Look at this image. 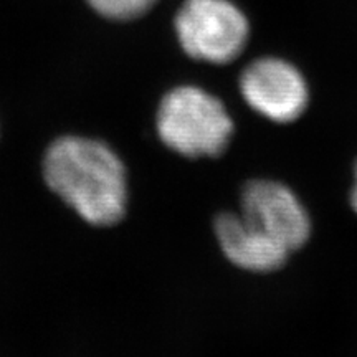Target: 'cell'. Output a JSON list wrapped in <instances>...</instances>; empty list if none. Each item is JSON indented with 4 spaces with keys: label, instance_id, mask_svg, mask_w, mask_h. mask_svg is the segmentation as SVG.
Wrapping results in <instances>:
<instances>
[{
    "label": "cell",
    "instance_id": "5b68a950",
    "mask_svg": "<svg viewBox=\"0 0 357 357\" xmlns=\"http://www.w3.org/2000/svg\"><path fill=\"white\" fill-rule=\"evenodd\" d=\"M242 215L283 245L288 252L310 238L311 223L296 195L278 182L255 181L245 187Z\"/></svg>",
    "mask_w": 357,
    "mask_h": 357
},
{
    "label": "cell",
    "instance_id": "7a4b0ae2",
    "mask_svg": "<svg viewBox=\"0 0 357 357\" xmlns=\"http://www.w3.org/2000/svg\"><path fill=\"white\" fill-rule=\"evenodd\" d=\"M164 144L187 158L218 155L229 144L234 123L215 96L194 86L172 89L158 113Z\"/></svg>",
    "mask_w": 357,
    "mask_h": 357
},
{
    "label": "cell",
    "instance_id": "277c9868",
    "mask_svg": "<svg viewBox=\"0 0 357 357\" xmlns=\"http://www.w3.org/2000/svg\"><path fill=\"white\" fill-rule=\"evenodd\" d=\"M240 88L253 109L276 123H291L305 113L307 86L301 73L278 58H263L243 71Z\"/></svg>",
    "mask_w": 357,
    "mask_h": 357
},
{
    "label": "cell",
    "instance_id": "52a82bcc",
    "mask_svg": "<svg viewBox=\"0 0 357 357\" xmlns=\"http://www.w3.org/2000/svg\"><path fill=\"white\" fill-rule=\"evenodd\" d=\"M101 15L109 19H132L141 15L155 0H88Z\"/></svg>",
    "mask_w": 357,
    "mask_h": 357
},
{
    "label": "cell",
    "instance_id": "8992f818",
    "mask_svg": "<svg viewBox=\"0 0 357 357\" xmlns=\"http://www.w3.org/2000/svg\"><path fill=\"white\" fill-rule=\"evenodd\" d=\"M215 234L225 257L250 271H273L284 265L289 252L243 215L222 213Z\"/></svg>",
    "mask_w": 357,
    "mask_h": 357
},
{
    "label": "cell",
    "instance_id": "6da1fadb",
    "mask_svg": "<svg viewBox=\"0 0 357 357\" xmlns=\"http://www.w3.org/2000/svg\"><path fill=\"white\" fill-rule=\"evenodd\" d=\"M45 181L91 225H113L126 211V172L113 151L84 137H61L47 151Z\"/></svg>",
    "mask_w": 357,
    "mask_h": 357
},
{
    "label": "cell",
    "instance_id": "ba28073f",
    "mask_svg": "<svg viewBox=\"0 0 357 357\" xmlns=\"http://www.w3.org/2000/svg\"><path fill=\"white\" fill-rule=\"evenodd\" d=\"M351 204H352V208H354L357 213V167H356V185H354V189H352V194H351Z\"/></svg>",
    "mask_w": 357,
    "mask_h": 357
},
{
    "label": "cell",
    "instance_id": "3957f363",
    "mask_svg": "<svg viewBox=\"0 0 357 357\" xmlns=\"http://www.w3.org/2000/svg\"><path fill=\"white\" fill-rule=\"evenodd\" d=\"M176 30L187 55L217 65L235 60L248 38L247 19L229 0H185Z\"/></svg>",
    "mask_w": 357,
    "mask_h": 357
}]
</instances>
